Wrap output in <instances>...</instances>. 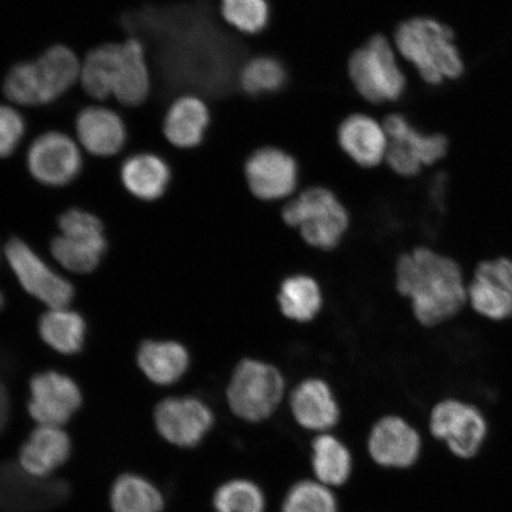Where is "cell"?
<instances>
[{"instance_id":"16","label":"cell","mask_w":512,"mask_h":512,"mask_svg":"<svg viewBox=\"0 0 512 512\" xmlns=\"http://www.w3.org/2000/svg\"><path fill=\"white\" fill-rule=\"evenodd\" d=\"M82 403L78 384L70 377L46 371L30 382L29 413L40 426L62 427Z\"/></svg>"},{"instance_id":"17","label":"cell","mask_w":512,"mask_h":512,"mask_svg":"<svg viewBox=\"0 0 512 512\" xmlns=\"http://www.w3.org/2000/svg\"><path fill=\"white\" fill-rule=\"evenodd\" d=\"M421 448L420 433L400 415H384L371 427L368 451L377 465L407 469L419 459Z\"/></svg>"},{"instance_id":"4","label":"cell","mask_w":512,"mask_h":512,"mask_svg":"<svg viewBox=\"0 0 512 512\" xmlns=\"http://www.w3.org/2000/svg\"><path fill=\"white\" fill-rule=\"evenodd\" d=\"M287 380L277 364L245 356L235 363L227 382L230 412L247 424H261L278 412L287 398Z\"/></svg>"},{"instance_id":"5","label":"cell","mask_w":512,"mask_h":512,"mask_svg":"<svg viewBox=\"0 0 512 512\" xmlns=\"http://www.w3.org/2000/svg\"><path fill=\"white\" fill-rule=\"evenodd\" d=\"M358 95L374 106L393 105L406 94L408 76L393 41L376 35L357 49L348 64Z\"/></svg>"},{"instance_id":"26","label":"cell","mask_w":512,"mask_h":512,"mask_svg":"<svg viewBox=\"0 0 512 512\" xmlns=\"http://www.w3.org/2000/svg\"><path fill=\"white\" fill-rule=\"evenodd\" d=\"M288 80V70L277 56L255 54L243 62L238 75V88L251 98H264L283 91Z\"/></svg>"},{"instance_id":"28","label":"cell","mask_w":512,"mask_h":512,"mask_svg":"<svg viewBox=\"0 0 512 512\" xmlns=\"http://www.w3.org/2000/svg\"><path fill=\"white\" fill-rule=\"evenodd\" d=\"M38 330L49 347L64 355L76 354L85 343V319L67 307L50 309L42 316Z\"/></svg>"},{"instance_id":"27","label":"cell","mask_w":512,"mask_h":512,"mask_svg":"<svg viewBox=\"0 0 512 512\" xmlns=\"http://www.w3.org/2000/svg\"><path fill=\"white\" fill-rule=\"evenodd\" d=\"M312 469L319 483L343 485L351 476L352 456L347 445L336 435L318 434L312 440Z\"/></svg>"},{"instance_id":"19","label":"cell","mask_w":512,"mask_h":512,"mask_svg":"<svg viewBox=\"0 0 512 512\" xmlns=\"http://www.w3.org/2000/svg\"><path fill=\"white\" fill-rule=\"evenodd\" d=\"M121 187L128 195L142 202L163 198L174 181V171L168 159L155 151L128 153L119 165Z\"/></svg>"},{"instance_id":"32","label":"cell","mask_w":512,"mask_h":512,"mask_svg":"<svg viewBox=\"0 0 512 512\" xmlns=\"http://www.w3.org/2000/svg\"><path fill=\"white\" fill-rule=\"evenodd\" d=\"M51 253L57 262L74 273L93 272L105 254L107 243H95L59 235L51 241Z\"/></svg>"},{"instance_id":"22","label":"cell","mask_w":512,"mask_h":512,"mask_svg":"<svg viewBox=\"0 0 512 512\" xmlns=\"http://www.w3.org/2000/svg\"><path fill=\"white\" fill-rule=\"evenodd\" d=\"M34 62L42 107L56 104L79 87L82 59L72 48L55 44Z\"/></svg>"},{"instance_id":"15","label":"cell","mask_w":512,"mask_h":512,"mask_svg":"<svg viewBox=\"0 0 512 512\" xmlns=\"http://www.w3.org/2000/svg\"><path fill=\"white\" fill-rule=\"evenodd\" d=\"M297 425L318 434L329 433L341 420V405L332 384L322 376H307L287 395Z\"/></svg>"},{"instance_id":"13","label":"cell","mask_w":512,"mask_h":512,"mask_svg":"<svg viewBox=\"0 0 512 512\" xmlns=\"http://www.w3.org/2000/svg\"><path fill=\"white\" fill-rule=\"evenodd\" d=\"M12 271L25 291L50 309L67 307L74 298V288L68 280L55 273L32 249L19 239H12L5 247Z\"/></svg>"},{"instance_id":"21","label":"cell","mask_w":512,"mask_h":512,"mask_svg":"<svg viewBox=\"0 0 512 512\" xmlns=\"http://www.w3.org/2000/svg\"><path fill=\"white\" fill-rule=\"evenodd\" d=\"M67 494V485L62 482L32 477L18 464H0V507L47 508L63 501Z\"/></svg>"},{"instance_id":"10","label":"cell","mask_w":512,"mask_h":512,"mask_svg":"<svg viewBox=\"0 0 512 512\" xmlns=\"http://www.w3.org/2000/svg\"><path fill=\"white\" fill-rule=\"evenodd\" d=\"M467 309L492 323L512 318V259L495 256L478 262L467 280Z\"/></svg>"},{"instance_id":"8","label":"cell","mask_w":512,"mask_h":512,"mask_svg":"<svg viewBox=\"0 0 512 512\" xmlns=\"http://www.w3.org/2000/svg\"><path fill=\"white\" fill-rule=\"evenodd\" d=\"M428 428L433 438L443 441L454 456L470 459L488 438L489 421L475 402L445 396L433 403Z\"/></svg>"},{"instance_id":"3","label":"cell","mask_w":512,"mask_h":512,"mask_svg":"<svg viewBox=\"0 0 512 512\" xmlns=\"http://www.w3.org/2000/svg\"><path fill=\"white\" fill-rule=\"evenodd\" d=\"M283 226L297 235L306 247L320 253H334L348 238L354 217L334 190L313 185L300 189L281 203Z\"/></svg>"},{"instance_id":"7","label":"cell","mask_w":512,"mask_h":512,"mask_svg":"<svg viewBox=\"0 0 512 512\" xmlns=\"http://www.w3.org/2000/svg\"><path fill=\"white\" fill-rule=\"evenodd\" d=\"M24 160L32 181L44 188L63 189L81 177L86 155L72 133L49 130L24 144Z\"/></svg>"},{"instance_id":"1","label":"cell","mask_w":512,"mask_h":512,"mask_svg":"<svg viewBox=\"0 0 512 512\" xmlns=\"http://www.w3.org/2000/svg\"><path fill=\"white\" fill-rule=\"evenodd\" d=\"M467 273L456 259L426 243L396 256L393 285L413 322L426 331L451 324L467 310Z\"/></svg>"},{"instance_id":"18","label":"cell","mask_w":512,"mask_h":512,"mask_svg":"<svg viewBox=\"0 0 512 512\" xmlns=\"http://www.w3.org/2000/svg\"><path fill=\"white\" fill-rule=\"evenodd\" d=\"M211 125L209 102L192 93L178 95L166 108L162 134L172 149L191 151L200 147Z\"/></svg>"},{"instance_id":"11","label":"cell","mask_w":512,"mask_h":512,"mask_svg":"<svg viewBox=\"0 0 512 512\" xmlns=\"http://www.w3.org/2000/svg\"><path fill=\"white\" fill-rule=\"evenodd\" d=\"M245 176L249 192L261 203H284L300 190L299 164L279 147H261L252 153L245 165Z\"/></svg>"},{"instance_id":"29","label":"cell","mask_w":512,"mask_h":512,"mask_svg":"<svg viewBox=\"0 0 512 512\" xmlns=\"http://www.w3.org/2000/svg\"><path fill=\"white\" fill-rule=\"evenodd\" d=\"M113 512H163L164 496L155 484L134 473L121 475L112 485Z\"/></svg>"},{"instance_id":"34","label":"cell","mask_w":512,"mask_h":512,"mask_svg":"<svg viewBox=\"0 0 512 512\" xmlns=\"http://www.w3.org/2000/svg\"><path fill=\"white\" fill-rule=\"evenodd\" d=\"M281 512H338V504L329 486L302 480L288 490Z\"/></svg>"},{"instance_id":"24","label":"cell","mask_w":512,"mask_h":512,"mask_svg":"<svg viewBox=\"0 0 512 512\" xmlns=\"http://www.w3.org/2000/svg\"><path fill=\"white\" fill-rule=\"evenodd\" d=\"M70 453L72 441L62 427L38 425L19 450L17 464L32 477L48 479L66 464Z\"/></svg>"},{"instance_id":"9","label":"cell","mask_w":512,"mask_h":512,"mask_svg":"<svg viewBox=\"0 0 512 512\" xmlns=\"http://www.w3.org/2000/svg\"><path fill=\"white\" fill-rule=\"evenodd\" d=\"M73 136L87 157L105 160L124 157L130 140L123 113L104 102H88L80 108Z\"/></svg>"},{"instance_id":"6","label":"cell","mask_w":512,"mask_h":512,"mask_svg":"<svg viewBox=\"0 0 512 512\" xmlns=\"http://www.w3.org/2000/svg\"><path fill=\"white\" fill-rule=\"evenodd\" d=\"M389 145L384 164L396 176L412 179L444 162L450 142L441 133H428L416 127L399 112L390 111L381 120Z\"/></svg>"},{"instance_id":"37","label":"cell","mask_w":512,"mask_h":512,"mask_svg":"<svg viewBox=\"0 0 512 512\" xmlns=\"http://www.w3.org/2000/svg\"><path fill=\"white\" fill-rule=\"evenodd\" d=\"M10 415V399L8 390L4 383L0 381V433L3 432L6 424H8Z\"/></svg>"},{"instance_id":"35","label":"cell","mask_w":512,"mask_h":512,"mask_svg":"<svg viewBox=\"0 0 512 512\" xmlns=\"http://www.w3.org/2000/svg\"><path fill=\"white\" fill-rule=\"evenodd\" d=\"M28 139L27 115L21 108L0 101V160L16 156Z\"/></svg>"},{"instance_id":"31","label":"cell","mask_w":512,"mask_h":512,"mask_svg":"<svg viewBox=\"0 0 512 512\" xmlns=\"http://www.w3.org/2000/svg\"><path fill=\"white\" fill-rule=\"evenodd\" d=\"M3 99L22 111L42 108V96L38 86L34 60L12 64L2 85Z\"/></svg>"},{"instance_id":"25","label":"cell","mask_w":512,"mask_h":512,"mask_svg":"<svg viewBox=\"0 0 512 512\" xmlns=\"http://www.w3.org/2000/svg\"><path fill=\"white\" fill-rule=\"evenodd\" d=\"M138 364L147 379L159 386H170L190 368V354L183 344L147 341L138 350Z\"/></svg>"},{"instance_id":"23","label":"cell","mask_w":512,"mask_h":512,"mask_svg":"<svg viewBox=\"0 0 512 512\" xmlns=\"http://www.w3.org/2000/svg\"><path fill=\"white\" fill-rule=\"evenodd\" d=\"M275 305L287 322L306 325L322 315L325 294L315 275L306 272L287 274L275 291Z\"/></svg>"},{"instance_id":"2","label":"cell","mask_w":512,"mask_h":512,"mask_svg":"<svg viewBox=\"0 0 512 512\" xmlns=\"http://www.w3.org/2000/svg\"><path fill=\"white\" fill-rule=\"evenodd\" d=\"M393 44L400 60L428 86L458 81L466 63L451 27L432 17H416L396 29Z\"/></svg>"},{"instance_id":"12","label":"cell","mask_w":512,"mask_h":512,"mask_svg":"<svg viewBox=\"0 0 512 512\" xmlns=\"http://www.w3.org/2000/svg\"><path fill=\"white\" fill-rule=\"evenodd\" d=\"M153 72L145 44L137 37L115 43L112 102L124 110L142 107L153 94Z\"/></svg>"},{"instance_id":"14","label":"cell","mask_w":512,"mask_h":512,"mask_svg":"<svg viewBox=\"0 0 512 512\" xmlns=\"http://www.w3.org/2000/svg\"><path fill=\"white\" fill-rule=\"evenodd\" d=\"M160 437L182 448L200 445L215 424V415L206 402L195 396L168 398L155 411Z\"/></svg>"},{"instance_id":"33","label":"cell","mask_w":512,"mask_h":512,"mask_svg":"<svg viewBox=\"0 0 512 512\" xmlns=\"http://www.w3.org/2000/svg\"><path fill=\"white\" fill-rule=\"evenodd\" d=\"M216 512H265L266 498L258 484L248 479H233L216 490Z\"/></svg>"},{"instance_id":"36","label":"cell","mask_w":512,"mask_h":512,"mask_svg":"<svg viewBox=\"0 0 512 512\" xmlns=\"http://www.w3.org/2000/svg\"><path fill=\"white\" fill-rule=\"evenodd\" d=\"M61 235L95 243H107L105 227L98 216L86 209L69 208L59 217Z\"/></svg>"},{"instance_id":"20","label":"cell","mask_w":512,"mask_h":512,"mask_svg":"<svg viewBox=\"0 0 512 512\" xmlns=\"http://www.w3.org/2000/svg\"><path fill=\"white\" fill-rule=\"evenodd\" d=\"M337 140L344 155L361 169L380 168L386 160L389 140L379 119L355 113L338 128Z\"/></svg>"},{"instance_id":"30","label":"cell","mask_w":512,"mask_h":512,"mask_svg":"<svg viewBox=\"0 0 512 512\" xmlns=\"http://www.w3.org/2000/svg\"><path fill=\"white\" fill-rule=\"evenodd\" d=\"M220 16L238 34L258 36L270 24L271 5L268 0H220Z\"/></svg>"}]
</instances>
